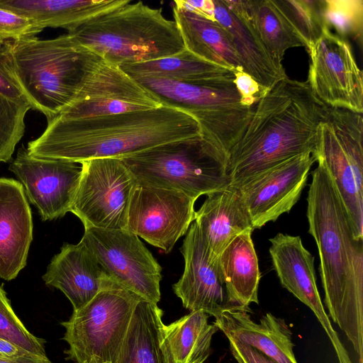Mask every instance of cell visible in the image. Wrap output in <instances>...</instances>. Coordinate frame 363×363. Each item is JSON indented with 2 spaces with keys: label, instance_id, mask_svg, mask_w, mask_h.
<instances>
[{
  "label": "cell",
  "instance_id": "6da1fadb",
  "mask_svg": "<svg viewBox=\"0 0 363 363\" xmlns=\"http://www.w3.org/2000/svg\"><path fill=\"white\" fill-rule=\"evenodd\" d=\"M308 233L320 257L325 303L363 363V239H356L336 185L320 163L307 196Z\"/></svg>",
  "mask_w": 363,
  "mask_h": 363
},
{
  "label": "cell",
  "instance_id": "7a4b0ae2",
  "mask_svg": "<svg viewBox=\"0 0 363 363\" xmlns=\"http://www.w3.org/2000/svg\"><path fill=\"white\" fill-rule=\"evenodd\" d=\"M201 136L196 121L169 106L108 116L48 121L44 132L28 143L33 157L77 163L118 158L165 143Z\"/></svg>",
  "mask_w": 363,
  "mask_h": 363
},
{
  "label": "cell",
  "instance_id": "3957f363",
  "mask_svg": "<svg viewBox=\"0 0 363 363\" xmlns=\"http://www.w3.org/2000/svg\"><path fill=\"white\" fill-rule=\"evenodd\" d=\"M329 106L306 82L282 79L253 106L241 138L230 150L227 172L238 188L251 178L293 157L313 154Z\"/></svg>",
  "mask_w": 363,
  "mask_h": 363
},
{
  "label": "cell",
  "instance_id": "277c9868",
  "mask_svg": "<svg viewBox=\"0 0 363 363\" xmlns=\"http://www.w3.org/2000/svg\"><path fill=\"white\" fill-rule=\"evenodd\" d=\"M6 64L32 109L52 120L69 106L104 61L69 33L2 45Z\"/></svg>",
  "mask_w": 363,
  "mask_h": 363
},
{
  "label": "cell",
  "instance_id": "5b68a950",
  "mask_svg": "<svg viewBox=\"0 0 363 363\" xmlns=\"http://www.w3.org/2000/svg\"><path fill=\"white\" fill-rule=\"evenodd\" d=\"M110 65L121 66L174 55L185 50L174 21L161 9L131 2L68 32Z\"/></svg>",
  "mask_w": 363,
  "mask_h": 363
},
{
  "label": "cell",
  "instance_id": "8992f818",
  "mask_svg": "<svg viewBox=\"0 0 363 363\" xmlns=\"http://www.w3.org/2000/svg\"><path fill=\"white\" fill-rule=\"evenodd\" d=\"M162 106L179 109L198 123L201 137L228 157L253 111L244 105L234 83V72L210 79L179 82L136 77Z\"/></svg>",
  "mask_w": 363,
  "mask_h": 363
},
{
  "label": "cell",
  "instance_id": "52a82bcc",
  "mask_svg": "<svg viewBox=\"0 0 363 363\" xmlns=\"http://www.w3.org/2000/svg\"><path fill=\"white\" fill-rule=\"evenodd\" d=\"M139 184L197 199L227 188L228 157L201 136L174 141L121 159Z\"/></svg>",
  "mask_w": 363,
  "mask_h": 363
},
{
  "label": "cell",
  "instance_id": "ba28073f",
  "mask_svg": "<svg viewBox=\"0 0 363 363\" xmlns=\"http://www.w3.org/2000/svg\"><path fill=\"white\" fill-rule=\"evenodd\" d=\"M143 298L116 286L98 293L61 323L69 345L67 359L76 363H116L133 315Z\"/></svg>",
  "mask_w": 363,
  "mask_h": 363
},
{
  "label": "cell",
  "instance_id": "9c48e42d",
  "mask_svg": "<svg viewBox=\"0 0 363 363\" xmlns=\"http://www.w3.org/2000/svg\"><path fill=\"white\" fill-rule=\"evenodd\" d=\"M362 143V113L330 107L319 125L313 153L332 177L358 240L363 239Z\"/></svg>",
  "mask_w": 363,
  "mask_h": 363
},
{
  "label": "cell",
  "instance_id": "30bf717a",
  "mask_svg": "<svg viewBox=\"0 0 363 363\" xmlns=\"http://www.w3.org/2000/svg\"><path fill=\"white\" fill-rule=\"evenodd\" d=\"M79 164L82 175L70 212L84 228L127 230L137 179L118 158H96Z\"/></svg>",
  "mask_w": 363,
  "mask_h": 363
},
{
  "label": "cell",
  "instance_id": "8fae6325",
  "mask_svg": "<svg viewBox=\"0 0 363 363\" xmlns=\"http://www.w3.org/2000/svg\"><path fill=\"white\" fill-rule=\"evenodd\" d=\"M80 241L112 281L157 304L162 267L138 236L128 230L90 227L84 228Z\"/></svg>",
  "mask_w": 363,
  "mask_h": 363
},
{
  "label": "cell",
  "instance_id": "7c38bea8",
  "mask_svg": "<svg viewBox=\"0 0 363 363\" xmlns=\"http://www.w3.org/2000/svg\"><path fill=\"white\" fill-rule=\"evenodd\" d=\"M308 52L313 94L329 107L362 113L363 74L348 41L328 30Z\"/></svg>",
  "mask_w": 363,
  "mask_h": 363
},
{
  "label": "cell",
  "instance_id": "4fadbf2b",
  "mask_svg": "<svg viewBox=\"0 0 363 363\" xmlns=\"http://www.w3.org/2000/svg\"><path fill=\"white\" fill-rule=\"evenodd\" d=\"M196 201L178 191L138 182L130 202L127 230L169 253L195 220Z\"/></svg>",
  "mask_w": 363,
  "mask_h": 363
},
{
  "label": "cell",
  "instance_id": "5bb4252c",
  "mask_svg": "<svg viewBox=\"0 0 363 363\" xmlns=\"http://www.w3.org/2000/svg\"><path fill=\"white\" fill-rule=\"evenodd\" d=\"M79 164L33 157L22 147L9 169L23 185L42 220H52L70 212L82 175Z\"/></svg>",
  "mask_w": 363,
  "mask_h": 363
},
{
  "label": "cell",
  "instance_id": "9a60e30c",
  "mask_svg": "<svg viewBox=\"0 0 363 363\" xmlns=\"http://www.w3.org/2000/svg\"><path fill=\"white\" fill-rule=\"evenodd\" d=\"M161 106L152 92L118 66L103 61L86 80L74 101L58 116L67 119L86 118Z\"/></svg>",
  "mask_w": 363,
  "mask_h": 363
},
{
  "label": "cell",
  "instance_id": "2e32d148",
  "mask_svg": "<svg viewBox=\"0 0 363 363\" xmlns=\"http://www.w3.org/2000/svg\"><path fill=\"white\" fill-rule=\"evenodd\" d=\"M315 162L313 154L293 157L268 169L236 188L254 230L289 213L307 184L310 169Z\"/></svg>",
  "mask_w": 363,
  "mask_h": 363
},
{
  "label": "cell",
  "instance_id": "e0dca14e",
  "mask_svg": "<svg viewBox=\"0 0 363 363\" xmlns=\"http://www.w3.org/2000/svg\"><path fill=\"white\" fill-rule=\"evenodd\" d=\"M269 240V255L280 283L314 313L337 358L345 357L347 352L330 323L317 288L313 256L303 246L300 236L279 233Z\"/></svg>",
  "mask_w": 363,
  "mask_h": 363
},
{
  "label": "cell",
  "instance_id": "ac0fdd59",
  "mask_svg": "<svg viewBox=\"0 0 363 363\" xmlns=\"http://www.w3.org/2000/svg\"><path fill=\"white\" fill-rule=\"evenodd\" d=\"M180 252L184 269L172 288L183 306L191 311H202L214 318L228 306L218 263L209 258L201 230L193 223L185 236Z\"/></svg>",
  "mask_w": 363,
  "mask_h": 363
},
{
  "label": "cell",
  "instance_id": "d6986e66",
  "mask_svg": "<svg viewBox=\"0 0 363 363\" xmlns=\"http://www.w3.org/2000/svg\"><path fill=\"white\" fill-rule=\"evenodd\" d=\"M214 19L226 30L242 70L269 89L286 77L282 65L268 54L248 17L246 1L213 0Z\"/></svg>",
  "mask_w": 363,
  "mask_h": 363
},
{
  "label": "cell",
  "instance_id": "ffe728a7",
  "mask_svg": "<svg viewBox=\"0 0 363 363\" xmlns=\"http://www.w3.org/2000/svg\"><path fill=\"white\" fill-rule=\"evenodd\" d=\"M43 279L66 296L73 311L87 304L100 291L119 286L81 241L76 245L64 244L52 258Z\"/></svg>",
  "mask_w": 363,
  "mask_h": 363
},
{
  "label": "cell",
  "instance_id": "44dd1931",
  "mask_svg": "<svg viewBox=\"0 0 363 363\" xmlns=\"http://www.w3.org/2000/svg\"><path fill=\"white\" fill-rule=\"evenodd\" d=\"M33 219L23 185L0 178V277L14 279L25 267L33 240Z\"/></svg>",
  "mask_w": 363,
  "mask_h": 363
},
{
  "label": "cell",
  "instance_id": "7402d4cb",
  "mask_svg": "<svg viewBox=\"0 0 363 363\" xmlns=\"http://www.w3.org/2000/svg\"><path fill=\"white\" fill-rule=\"evenodd\" d=\"M248 312L228 306L215 317L213 323L228 340L250 346L276 363H297L291 332L284 320L267 313L257 323Z\"/></svg>",
  "mask_w": 363,
  "mask_h": 363
},
{
  "label": "cell",
  "instance_id": "603a6c76",
  "mask_svg": "<svg viewBox=\"0 0 363 363\" xmlns=\"http://www.w3.org/2000/svg\"><path fill=\"white\" fill-rule=\"evenodd\" d=\"M194 220L213 262H217L235 237L254 230L239 190L231 186L207 194L204 202L196 211Z\"/></svg>",
  "mask_w": 363,
  "mask_h": 363
},
{
  "label": "cell",
  "instance_id": "cb8c5ba5",
  "mask_svg": "<svg viewBox=\"0 0 363 363\" xmlns=\"http://www.w3.org/2000/svg\"><path fill=\"white\" fill-rule=\"evenodd\" d=\"M130 0H0V8L30 20L40 33L45 28L71 32Z\"/></svg>",
  "mask_w": 363,
  "mask_h": 363
},
{
  "label": "cell",
  "instance_id": "d4e9b609",
  "mask_svg": "<svg viewBox=\"0 0 363 363\" xmlns=\"http://www.w3.org/2000/svg\"><path fill=\"white\" fill-rule=\"evenodd\" d=\"M252 233L247 231L235 237L217 260L228 306L247 311L252 303H259L261 279Z\"/></svg>",
  "mask_w": 363,
  "mask_h": 363
},
{
  "label": "cell",
  "instance_id": "484cf974",
  "mask_svg": "<svg viewBox=\"0 0 363 363\" xmlns=\"http://www.w3.org/2000/svg\"><path fill=\"white\" fill-rule=\"evenodd\" d=\"M173 12L186 50L212 64L242 70L229 35L217 21L177 6Z\"/></svg>",
  "mask_w": 363,
  "mask_h": 363
},
{
  "label": "cell",
  "instance_id": "4316f807",
  "mask_svg": "<svg viewBox=\"0 0 363 363\" xmlns=\"http://www.w3.org/2000/svg\"><path fill=\"white\" fill-rule=\"evenodd\" d=\"M163 311L142 299L137 305L116 363H170L162 334Z\"/></svg>",
  "mask_w": 363,
  "mask_h": 363
},
{
  "label": "cell",
  "instance_id": "83f0119b",
  "mask_svg": "<svg viewBox=\"0 0 363 363\" xmlns=\"http://www.w3.org/2000/svg\"><path fill=\"white\" fill-rule=\"evenodd\" d=\"M209 315L191 311L169 325L163 324V343L170 363H204L211 354L218 327L208 323Z\"/></svg>",
  "mask_w": 363,
  "mask_h": 363
},
{
  "label": "cell",
  "instance_id": "f1b7e54d",
  "mask_svg": "<svg viewBox=\"0 0 363 363\" xmlns=\"http://www.w3.org/2000/svg\"><path fill=\"white\" fill-rule=\"evenodd\" d=\"M250 21L271 58L278 65L288 49L305 47L301 37L272 0H246Z\"/></svg>",
  "mask_w": 363,
  "mask_h": 363
},
{
  "label": "cell",
  "instance_id": "f546056e",
  "mask_svg": "<svg viewBox=\"0 0 363 363\" xmlns=\"http://www.w3.org/2000/svg\"><path fill=\"white\" fill-rule=\"evenodd\" d=\"M119 67L133 78L152 77L179 82L210 79L234 71L203 60L186 49L169 57L122 65Z\"/></svg>",
  "mask_w": 363,
  "mask_h": 363
},
{
  "label": "cell",
  "instance_id": "4dcf8cb0",
  "mask_svg": "<svg viewBox=\"0 0 363 363\" xmlns=\"http://www.w3.org/2000/svg\"><path fill=\"white\" fill-rule=\"evenodd\" d=\"M301 37L308 51L330 30L325 0H272Z\"/></svg>",
  "mask_w": 363,
  "mask_h": 363
},
{
  "label": "cell",
  "instance_id": "1f68e13d",
  "mask_svg": "<svg viewBox=\"0 0 363 363\" xmlns=\"http://www.w3.org/2000/svg\"><path fill=\"white\" fill-rule=\"evenodd\" d=\"M31 108L26 98L0 94V162H9L25 132V117Z\"/></svg>",
  "mask_w": 363,
  "mask_h": 363
},
{
  "label": "cell",
  "instance_id": "d6a6232c",
  "mask_svg": "<svg viewBox=\"0 0 363 363\" xmlns=\"http://www.w3.org/2000/svg\"><path fill=\"white\" fill-rule=\"evenodd\" d=\"M325 19L329 28L333 26L338 36L362 45V0H325Z\"/></svg>",
  "mask_w": 363,
  "mask_h": 363
},
{
  "label": "cell",
  "instance_id": "836d02e7",
  "mask_svg": "<svg viewBox=\"0 0 363 363\" xmlns=\"http://www.w3.org/2000/svg\"><path fill=\"white\" fill-rule=\"evenodd\" d=\"M0 337L28 352L47 357L45 340L39 338L24 326L14 313L5 291L0 286Z\"/></svg>",
  "mask_w": 363,
  "mask_h": 363
},
{
  "label": "cell",
  "instance_id": "e575fe53",
  "mask_svg": "<svg viewBox=\"0 0 363 363\" xmlns=\"http://www.w3.org/2000/svg\"><path fill=\"white\" fill-rule=\"evenodd\" d=\"M39 33L30 19L0 8V46L9 41L35 37Z\"/></svg>",
  "mask_w": 363,
  "mask_h": 363
},
{
  "label": "cell",
  "instance_id": "d590c367",
  "mask_svg": "<svg viewBox=\"0 0 363 363\" xmlns=\"http://www.w3.org/2000/svg\"><path fill=\"white\" fill-rule=\"evenodd\" d=\"M233 72L234 83L241 96L242 103L247 106H254L268 89L261 86L243 70Z\"/></svg>",
  "mask_w": 363,
  "mask_h": 363
},
{
  "label": "cell",
  "instance_id": "8d00e7d4",
  "mask_svg": "<svg viewBox=\"0 0 363 363\" xmlns=\"http://www.w3.org/2000/svg\"><path fill=\"white\" fill-rule=\"evenodd\" d=\"M230 349L238 363H276L257 350L239 341L228 340Z\"/></svg>",
  "mask_w": 363,
  "mask_h": 363
},
{
  "label": "cell",
  "instance_id": "74e56055",
  "mask_svg": "<svg viewBox=\"0 0 363 363\" xmlns=\"http://www.w3.org/2000/svg\"><path fill=\"white\" fill-rule=\"evenodd\" d=\"M0 94L15 99L24 97L6 64L2 45L0 46Z\"/></svg>",
  "mask_w": 363,
  "mask_h": 363
},
{
  "label": "cell",
  "instance_id": "f35d334b",
  "mask_svg": "<svg viewBox=\"0 0 363 363\" xmlns=\"http://www.w3.org/2000/svg\"><path fill=\"white\" fill-rule=\"evenodd\" d=\"M174 6L182 8L212 21L214 19V6L213 0L174 1Z\"/></svg>",
  "mask_w": 363,
  "mask_h": 363
},
{
  "label": "cell",
  "instance_id": "ab89813d",
  "mask_svg": "<svg viewBox=\"0 0 363 363\" xmlns=\"http://www.w3.org/2000/svg\"><path fill=\"white\" fill-rule=\"evenodd\" d=\"M34 355L13 343L0 337V358L16 360Z\"/></svg>",
  "mask_w": 363,
  "mask_h": 363
},
{
  "label": "cell",
  "instance_id": "60d3db41",
  "mask_svg": "<svg viewBox=\"0 0 363 363\" xmlns=\"http://www.w3.org/2000/svg\"><path fill=\"white\" fill-rule=\"evenodd\" d=\"M0 363H52L48 357L32 355L16 360H8L0 358Z\"/></svg>",
  "mask_w": 363,
  "mask_h": 363
},
{
  "label": "cell",
  "instance_id": "b9f144b4",
  "mask_svg": "<svg viewBox=\"0 0 363 363\" xmlns=\"http://www.w3.org/2000/svg\"><path fill=\"white\" fill-rule=\"evenodd\" d=\"M89 363H96V362H95L94 361H90Z\"/></svg>",
  "mask_w": 363,
  "mask_h": 363
}]
</instances>
